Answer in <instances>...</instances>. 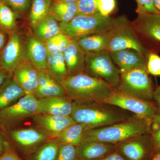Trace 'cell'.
Wrapping results in <instances>:
<instances>
[{
	"mask_svg": "<svg viewBox=\"0 0 160 160\" xmlns=\"http://www.w3.org/2000/svg\"><path fill=\"white\" fill-rule=\"evenodd\" d=\"M134 115L118 106L104 102H73L71 117L76 123L86 124L92 129L119 122Z\"/></svg>",
	"mask_w": 160,
	"mask_h": 160,
	"instance_id": "obj_1",
	"label": "cell"
},
{
	"mask_svg": "<svg viewBox=\"0 0 160 160\" xmlns=\"http://www.w3.org/2000/svg\"><path fill=\"white\" fill-rule=\"evenodd\" d=\"M61 84L66 95L76 102H104L113 89L104 80L85 72L69 76Z\"/></svg>",
	"mask_w": 160,
	"mask_h": 160,
	"instance_id": "obj_2",
	"label": "cell"
},
{
	"mask_svg": "<svg viewBox=\"0 0 160 160\" xmlns=\"http://www.w3.org/2000/svg\"><path fill=\"white\" fill-rule=\"evenodd\" d=\"M150 122L134 115L109 126L87 129L83 135L82 142L95 140L117 144L133 137L149 133Z\"/></svg>",
	"mask_w": 160,
	"mask_h": 160,
	"instance_id": "obj_3",
	"label": "cell"
},
{
	"mask_svg": "<svg viewBox=\"0 0 160 160\" xmlns=\"http://www.w3.org/2000/svg\"><path fill=\"white\" fill-rule=\"evenodd\" d=\"M127 18L122 15L113 18L99 12L92 15H79L67 23L60 22L61 32L72 39L78 40L91 35L110 31Z\"/></svg>",
	"mask_w": 160,
	"mask_h": 160,
	"instance_id": "obj_4",
	"label": "cell"
},
{
	"mask_svg": "<svg viewBox=\"0 0 160 160\" xmlns=\"http://www.w3.org/2000/svg\"><path fill=\"white\" fill-rule=\"evenodd\" d=\"M85 72L92 77L104 80L113 89H118L121 70L115 65L107 50L86 52Z\"/></svg>",
	"mask_w": 160,
	"mask_h": 160,
	"instance_id": "obj_5",
	"label": "cell"
},
{
	"mask_svg": "<svg viewBox=\"0 0 160 160\" xmlns=\"http://www.w3.org/2000/svg\"><path fill=\"white\" fill-rule=\"evenodd\" d=\"M149 74L147 68L121 70L118 89L141 99L153 101L155 89Z\"/></svg>",
	"mask_w": 160,
	"mask_h": 160,
	"instance_id": "obj_6",
	"label": "cell"
},
{
	"mask_svg": "<svg viewBox=\"0 0 160 160\" xmlns=\"http://www.w3.org/2000/svg\"><path fill=\"white\" fill-rule=\"evenodd\" d=\"M38 99L32 94H26L18 102L0 111V128L7 131L14 129L37 114Z\"/></svg>",
	"mask_w": 160,
	"mask_h": 160,
	"instance_id": "obj_7",
	"label": "cell"
},
{
	"mask_svg": "<svg viewBox=\"0 0 160 160\" xmlns=\"http://www.w3.org/2000/svg\"><path fill=\"white\" fill-rule=\"evenodd\" d=\"M104 102L118 106L149 122L158 113L153 101L141 99L118 89H113Z\"/></svg>",
	"mask_w": 160,
	"mask_h": 160,
	"instance_id": "obj_8",
	"label": "cell"
},
{
	"mask_svg": "<svg viewBox=\"0 0 160 160\" xmlns=\"http://www.w3.org/2000/svg\"><path fill=\"white\" fill-rule=\"evenodd\" d=\"M6 132L17 148L27 159L46 141L54 138L48 132L34 126L14 128Z\"/></svg>",
	"mask_w": 160,
	"mask_h": 160,
	"instance_id": "obj_9",
	"label": "cell"
},
{
	"mask_svg": "<svg viewBox=\"0 0 160 160\" xmlns=\"http://www.w3.org/2000/svg\"><path fill=\"white\" fill-rule=\"evenodd\" d=\"M131 22L138 38L149 52H160V14L138 15Z\"/></svg>",
	"mask_w": 160,
	"mask_h": 160,
	"instance_id": "obj_10",
	"label": "cell"
},
{
	"mask_svg": "<svg viewBox=\"0 0 160 160\" xmlns=\"http://www.w3.org/2000/svg\"><path fill=\"white\" fill-rule=\"evenodd\" d=\"M128 49L137 50L146 58L149 53L138 38L132 22L127 18L110 31L106 50L111 52Z\"/></svg>",
	"mask_w": 160,
	"mask_h": 160,
	"instance_id": "obj_11",
	"label": "cell"
},
{
	"mask_svg": "<svg viewBox=\"0 0 160 160\" xmlns=\"http://www.w3.org/2000/svg\"><path fill=\"white\" fill-rule=\"evenodd\" d=\"M116 145L117 151L126 160H151L156 154L150 133L133 137Z\"/></svg>",
	"mask_w": 160,
	"mask_h": 160,
	"instance_id": "obj_12",
	"label": "cell"
},
{
	"mask_svg": "<svg viewBox=\"0 0 160 160\" xmlns=\"http://www.w3.org/2000/svg\"><path fill=\"white\" fill-rule=\"evenodd\" d=\"M1 69L12 74L15 69L27 58L26 47L16 30L9 33L7 44L1 52Z\"/></svg>",
	"mask_w": 160,
	"mask_h": 160,
	"instance_id": "obj_13",
	"label": "cell"
},
{
	"mask_svg": "<svg viewBox=\"0 0 160 160\" xmlns=\"http://www.w3.org/2000/svg\"><path fill=\"white\" fill-rule=\"evenodd\" d=\"M33 126L48 132L55 138L63 130L76 123L71 116L38 114L30 118Z\"/></svg>",
	"mask_w": 160,
	"mask_h": 160,
	"instance_id": "obj_14",
	"label": "cell"
},
{
	"mask_svg": "<svg viewBox=\"0 0 160 160\" xmlns=\"http://www.w3.org/2000/svg\"><path fill=\"white\" fill-rule=\"evenodd\" d=\"M12 78L26 94H34L38 87L37 69L28 58L15 69Z\"/></svg>",
	"mask_w": 160,
	"mask_h": 160,
	"instance_id": "obj_15",
	"label": "cell"
},
{
	"mask_svg": "<svg viewBox=\"0 0 160 160\" xmlns=\"http://www.w3.org/2000/svg\"><path fill=\"white\" fill-rule=\"evenodd\" d=\"M80 160H99L117 151L116 144L99 141L88 140L76 147Z\"/></svg>",
	"mask_w": 160,
	"mask_h": 160,
	"instance_id": "obj_16",
	"label": "cell"
},
{
	"mask_svg": "<svg viewBox=\"0 0 160 160\" xmlns=\"http://www.w3.org/2000/svg\"><path fill=\"white\" fill-rule=\"evenodd\" d=\"M73 102L67 96L38 99V114L71 116Z\"/></svg>",
	"mask_w": 160,
	"mask_h": 160,
	"instance_id": "obj_17",
	"label": "cell"
},
{
	"mask_svg": "<svg viewBox=\"0 0 160 160\" xmlns=\"http://www.w3.org/2000/svg\"><path fill=\"white\" fill-rule=\"evenodd\" d=\"M109 52L113 62L121 70L147 68V58L134 49H125Z\"/></svg>",
	"mask_w": 160,
	"mask_h": 160,
	"instance_id": "obj_18",
	"label": "cell"
},
{
	"mask_svg": "<svg viewBox=\"0 0 160 160\" xmlns=\"http://www.w3.org/2000/svg\"><path fill=\"white\" fill-rule=\"evenodd\" d=\"M63 54L69 76L85 72L86 52L79 46L76 40H72Z\"/></svg>",
	"mask_w": 160,
	"mask_h": 160,
	"instance_id": "obj_19",
	"label": "cell"
},
{
	"mask_svg": "<svg viewBox=\"0 0 160 160\" xmlns=\"http://www.w3.org/2000/svg\"><path fill=\"white\" fill-rule=\"evenodd\" d=\"M26 54L36 69L46 71L49 56L46 43L31 37L26 46Z\"/></svg>",
	"mask_w": 160,
	"mask_h": 160,
	"instance_id": "obj_20",
	"label": "cell"
},
{
	"mask_svg": "<svg viewBox=\"0 0 160 160\" xmlns=\"http://www.w3.org/2000/svg\"><path fill=\"white\" fill-rule=\"evenodd\" d=\"M26 93L10 74L0 87V111L13 105Z\"/></svg>",
	"mask_w": 160,
	"mask_h": 160,
	"instance_id": "obj_21",
	"label": "cell"
},
{
	"mask_svg": "<svg viewBox=\"0 0 160 160\" xmlns=\"http://www.w3.org/2000/svg\"><path fill=\"white\" fill-rule=\"evenodd\" d=\"M58 22L54 17L49 15L32 26L33 37L46 43L51 38L62 32Z\"/></svg>",
	"mask_w": 160,
	"mask_h": 160,
	"instance_id": "obj_22",
	"label": "cell"
},
{
	"mask_svg": "<svg viewBox=\"0 0 160 160\" xmlns=\"http://www.w3.org/2000/svg\"><path fill=\"white\" fill-rule=\"evenodd\" d=\"M110 31L91 35L77 41L86 53L100 52L107 49Z\"/></svg>",
	"mask_w": 160,
	"mask_h": 160,
	"instance_id": "obj_23",
	"label": "cell"
},
{
	"mask_svg": "<svg viewBox=\"0 0 160 160\" xmlns=\"http://www.w3.org/2000/svg\"><path fill=\"white\" fill-rule=\"evenodd\" d=\"M89 129L86 124L75 123L63 130L55 139L60 144L77 147L82 142L85 131Z\"/></svg>",
	"mask_w": 160,
	"mask_h": 160,
	"instance_id": "obj_24",
	"label": "cell"
},
{
	"mask_svg": "<svg viewBox=\"0 0 160 160\" xmlns=\"http://www.w3.org/2000/svg\"><path fill=\"white\" fill-rule=\"evenodd\" d=\"M46 71L61 84L69 76L63 52L49 55Z\"/></svg>",
	"mask_w": 160,
	"mask_h": 160,
	"instance_id": "obj_25",
	"label": "cell"
},
{
	"mask_svg": "<svg viewBox=\"0 0 160 160\" xmlns=\"http://www.w3.org/2000/svg\"><path fill=\"white\" fill-rule=\"evenodd\" d=\"M49 15L54 17L60 22H69L78 15L77 3L61 2L53 1Z\"/></svg>",
	"mask_w": 160,
	"mask_h": 160,
	"instance_id": "obj_26",
	"label": "cell"
},
{
	"mask_svg": "<svg viewBox=\"0 0 160 160\" xmlns=\"http://www.w3.org/2000/svg\"><path fill=\"white\" fill-rule=\"evenodd\" d=\"M60 144L55 138L51 139L40 146L29 158V160H56Z\"/></svg>",
	"mask_w": 160,
	"mask_h": 160,
	"instance_id": "obj_27",
	"label": "cell"
},
{
	"mask_svg": "<svg viewBox=\"0 0 160 160\" xmlns=\"http://www.w3.org/2000/svg\"><path fill=\"white\" fill-rule=\"evenodd\" d=\"M52 2L53 0H32L29 17L32 27L49 15Z\"/></svg>",
	"mask_w": 160,
	"mask_h": 160,
	"instance_id": "obj_28",
	"label": "cell"
},
{
	"mask_svg": "<svg viewBox=\"0 0 160 160\" xmlns=\"http://www.w3.org/2000/svg\"><path fill=\"white\" fill-rule=\"evenodd\" d=\"M38 99L43 98L66 96V92L62 84L52 78L49 82L42 87H38L34 94Z\"/></svg>",
	"mask_w": 160,
	"mask_h": 160,
	"instance_id": "obj_29",
	"label": "cell"
},
{
	"mask_svg": "<svg viewBox=\"0 0 160 160\" xmlns=\"http://www.w3.org/2000/svg\"><path fill=\"white\" fill-rule=\"evenodd\" d=\"M17 17L14 12L2 3L0 9V28L8 33L15 31Z\"/></svg>",
	"mask_w": 160,
	"mask_h": 160,
	"instance_id": "obj_30",
	"label": "cell"
},
{
	"mask_svg": "<svg viewBox=\"0 0 160 160\" xmlns=\"http://www.w3.org/2000/svg\"><path fill=\"white\" fill-rule=\"evenodd\" d=\"M72 39L62 32L55 36L46 43L49 55L63 52L71 42Z\"/></svg>",
	"mask_w": 160,
	"mask_h": 160,
	"instance_id": "obj_31",
	"label": "cell"
},
{
	"mask_svg": "<svg viewBox=\"0 0 160 160\" xmlns=\"http://www.w3.org/2000/svg\"><path fill=\"white\" fill-rule=\"evenodd\" d=\"M13 11L17 15H22L30 8L32 0H1Z\"/></svg>",
	"mask_w": 160,
	"mask_h": 160,
	"instance_id": "obj_32",
	"label": "cell"
},
{
	"mask_svg": "<svg viewBox=\"0 0 160 160\" xmlns=\"http://www.w3.org/2000/svg\"><path fill=\"white\" fill-rule=\"evenodd\" d=\"M149 133L154 142L156 153L160 151V114L157 113L149 124Z\"/></svg>",
	"mask_w": 160,
	"mask_h": 160,
	"instance_id": "obj_33",
	"label": "cell"
},
{
	"mask_svg": "<svg viewBox=\"0 0 160 160\" xmlns=\"http://www.w3.org/2000/svg\"><path fill=\"white\" fill-rule=\"evenodd\" d=\"M98 0H78L77 5L78 15H92L98 12Z\"/></svg>",
	"mask_w": 160,
	"mask_h": 160,
	"instance_id": "obj_34",
	"label": "cell"
},
{
	"mask_svg": "<svg viewBox=\"0 0 160 160\" xmlns=\"http://www.w3.org/2000/svg\"><path fill=\"white\" fill-rule=\"evenodd\" d=\"M56 160H80L77 153L76 147L60 144Z\"/></svg>",
	"mask_w": 160,
	"mask_h": 160,
	"instance_id": "obj_35",
	"label": "cell"
},
{
	"mask_svg": "<svg viewBox=\"0 0 160 160\" xmlns=\"http://www.w3.org/2000/svg\"><path fill=\"white\" fill-rule=\"evenodd\" d=\"M146 66L149 74L160 76V56L157 53L149 52Z\"/></svg>",
	"mask_w": 160,
	"mask_h": 160,
	"instance_id": "obj_36",
	"label": "cell"
},
{
	"mask_svg": "<svg viewBox=\"0 0 160 160\" xmlns=\"http://www.w3.org/2000/svg\"><path fill=\"white\" fill-rule=\"evenodd\" d=\"M137 3L136 12L138 15L158 13L159 12L155 6L153 0H135Z\"/></svg>",
	"mask_w": 160,
	"mask_h": 160,
	"instance_id": "obj_37",
	"label": "cell"
},
{
	"mask_svg": "<svg viewBox=\"0 0 160 160\" xmlns=\"http://www.w3.org/2000/svg\"><path fill=\"white\" fill-rule=\"evenodd\" d=\"M98 12L102 15L110 17L116 9V0H98Z\"/></svg>",
	"mask_w": 160,
	"mask_h": 160,
	"instance_id": "obj_38",
	"label": "cell"
},
{
	"mask_svg": "<svg viewBox=\"0 0 160 160\" xmlns=\"http://www.w3.org/2000/svg\"><path fill=\"white\" fill-rule=\"evenodd\" d=\"M0 160H23L18 155L14 147L7 140L5 142V150L0 155Z\"/></svg>",
	"mask_w": 160,
	"mask_h": 160,
	"instance_id": "obj_39",
	"label": "cell"
},
{
	"mask_svg": "<svg viewBox=\"0 0 160 160\" xmlns=\"http://www.w3.org/2000/svg\"><path fill=\"white\" fill-rule=\"evenodd\" d=\"M9 39V33L0 28V53L5 47Z\"/></svg>",
	"mask_w": 160,
	"mask_h": 160,
	"instance_id": "obj_40",
	"label": "cell"
},
{
	"mask_svg": "<svg viewBox=\"0 0 160 160\" xmlns=\"http://www.w3.org/2000/svg\"><path fill=\"white\" fill-rule=\"evenodd\" d=\"M153 101L156 106L158 113L160 114V86L155 89L153 94Z\"/></svg>",
	"mask_w": 160,
	"mask_h": 160,
	"instance_id": "obj_41",
	"label": "cell"
},
{
	"mask_svg": "<svg viewBox=\"0 0 160 160\" xmlns=\"http://www.w3.org/2000/svg\"><path fill=\"white\" fill-rule=\"evenodd\" d=\"M99 160H126L118 152H115L106 157Z\"/></svg>",
	"mask_w": 160,
	"mask_h": 160,
	"instance_id": "obj_42",
	"label": "cell"
},
{
	"mask_svg": "<svg viewBox=\"0 0 160 160\" xmlns=\"http://www.w3.org/2000/svg\"><path fill=\"white\" fill-rule=\"evenodd\" d=\"M7 140L2 130L0 128V155L2 154L5 150V142Z\"/></svg>",
	"mask_w": 160,
	"mask_h": 160,
	"instance_id": "obj_43",
	"label": "cell"
},
{
	"mask_svg": "<svg viewBox=\"0 0 160 160\" xmlns=\"http://www.w3.org/2000/svg\"><path fill=\"white\" fill-rule=\"evenodd\" d=\"M10 74H12L2 69H0V87L4 84Z\"/></svg>",
	"mask_w": 160,
	"mask_h": 160,
	"instance_id": "obj_44",
	"label": "cell"
},
{
	"mask_svg": "<svg viewBox=\"0 0 160 160\" xmlns=\"http://www.w3.org/2000/svg\"><path fill=\"white\" fill-rule=\"evenodd\" d=\"M78 0H53L54 2L65 3H77Z\"/></svg>",
	"mask_w": 160,
	"mask_h": 160,
	"instance_id": "obj_45",
	"label": "cell"
},
{
	"mask_svg": "<svg viewBox=\"0 0 160 160\" xmlns=\"http://www.w3.org/2000/svg\"><path fill=\"white\" fill-rule=\"evenodd\" d=\"M155 6L160 14V0H153Z\"/></svg>",
	"mask_w": 160,
	"mask_h": 160,
	"instance_id": "obj_46",
	"label": "cell"
},
{
	"mask_svg": "<svg viewBox=\"0 0 160 160\" xmlns=\"http://www.w3.org/2000/svg\"><path fill=\"white\" fill-rule=\"evenodd\" d=\"M151 160H160V151L156 153L154 157Z\"/></svg>",
	"mask_w": 160,
	"mask_h": 160,
	"instance_id": "obj_47",
	"label": "cell"
},
{
	"mask_svg": "<svg viewBox=\"0 0 160 160\" xmlns=\"http://www.w3.org/2000/svg\"><path fill=\"white\" fill-rule=\"evenodd\" d=\"M0 69H1V55L0 53Z\"/></svg>",
	"mask_w": 160,
	"mask_h": 160,
	"instance_id": "obj_48",
	"label": "cell"
},
{
	"mask_svg": "<svg viewBox=\"0 0 160 160\" xmlns=\"http://www.w3.org/2000/svg\"><path fill=\"white\" fill-rule=\"evenodd\" d=\"M2 2H1V0H0V9H1V6H2Z\"/></svg>",
	"mask_w": 160,
	"mask_h": 160,
	"instance_id": "obj_49",
	"label": "cell"
}]
</instances>
